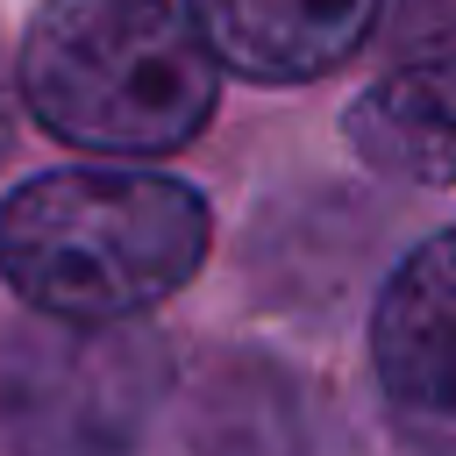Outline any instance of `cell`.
<instances>
[{"instance_id":"6da1fadb","label":"cell","mask_w":456,"mask_h":456,"mask_svg":"<svg viewBox=\"0 0 456 456\" xmlns=\"http://www.w3.org/2000/svg\"><path fill=\"white\" fill-rule=\"evenodd\" d=\"M207 200L157 171H43L0 200V278L43 321L114 328L207 256Z\"/></svg>"},{"instance_id":"7a4b0ae2","label":"cell","mask_w":456,"mask_h":456,"mask_svg":"<svg viewBox=\"0 0 456 456\" xmlns=\"http://www.w3.org/2000/svg\"><path fill=\"white\" fill-rule=\"evenodd\" d=\"M221 57L171 0H43L21 36L28 114L100 157H164L214 114Z\"/></svg>"},{"instance_id":"3957f363","label":"cell","mask_w":456,"mask_h":456,"mask_svg":"<svg viewBox=\"0 0 456 456\" xmlns=\"http://www.w3.org/2000/svg\"><path fill=\"white\" fill-rule=\"evenodd\" d=\"M164 370L157 335L135 321H28L0 342V435L14 456H128Z\"/></svg>"},{"instance_id":"277c9868","label":"cell","mask_w":456,"mask_h":456,"mask_svg":"<svg viewBox=\"0 0 456 456\" xmlns=\"http://www.w3.org/2000/svg\"><path fill=\"white\" fill-rule=\"evenodd\" d=\"M370 363L413 456H456V228L428 235L378 299Z\"/></svg>"},{"instance_id":"5b68a950","label":"cell","mask_w":456,"mask_h":456,"mask_svg":"<svg viewBox=\"0 0 456 456\" xmlns=\"http://www.w3.org/2000/svg\"><path fill=\"white\" fill-rule=\"evenodd\" d=\"M185 7L228 71L292 86L342 71L370 43L385 0H185Z\"/></svg>"},{"instance_id":"8992f818","label":"cell","mask_w":456,"mask_h":456,"mask_svg":"<svg viewBox=\"0 0 456 456\" xmlns=\"http://www.w3.org/2000/svg\"><path fill=\"white\" fill-rule=\"evenodd\" d=\"M349 142L392 178L456 185V57L385 64L349 107Z\"/></svg>"},{"instance_id":"52a82bcc","label":"cell","mask_w":456,"mask_h":456,"mask_svg":"<svg viewBox=\"0 0 456 456\" xmlns=\"http://www.w3.org/2000/svg\"><path fill=\"white\" fill-rule=\"evenodd\" d=\"M399 57H456V0H392L385 64H399Z\"/></svg>"},{"instance_id":"ba28073f","label":"cell","mask_w":456,"mask_h":456,"mask_svg":"<svg viewBox=\"0 0 456 456\" xmlns=\"http://www.w3.org/2000/svg\"><path fill=\"white\" fill-rule=\"evenodd\" d=\"M14 150V86H7V71H0V157Z\"/></svg>"}]
</instances>
